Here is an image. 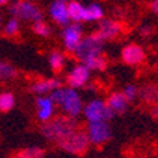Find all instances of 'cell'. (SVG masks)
Wrapping results in <instances>:
<instances>
[{
	"instance_id": "obj_1",
	"label": "cell",
	"mask_w": 158,
	"mask_h": 158,
	"mask_svg": "<svg viewBox=\"0 0 158 158\" xmlns=\"http://www.w3.org/2000/svg\"><path fill=\"white\" fill-rule=\"evenodd\" d=\"M80 128L77 120L67 115H54L52 120H48L47 123L41 124L40 132L41 135L50 143L57 144L61 141L63 138H66L67 135H70L71 132Z\"/></svg>"
},
{
	"instance_id": "obj_2",
	"label": "cell",
	"mask_w": 158,
	"mask_h": 158,
	"mask_svg": "<svg viewBox=\"0 0 158 158\" xmlns=\"http://www.w3.org/2000/svg\"><path fill=\"white\" fill-rule=\"evenodd\" d=\"M48 98L52 100L54 107L59 106L64 111V115H67V117L77 118L83 113V107L84 106H83L81 97L73 88H57L48 96Z\"/></svg>"
},
{
	"instance_id": "obj_3",
	"label": "cell",
	"mask_w": 158,
	"mask_h": 158,
	"mask_svg": "<svg viewBox=\"0 0 158 158\" xmlns=\"http://www.w3.org/2000/svg\"><path fill=\"white\" fill-rule=\"evenodd\" d=\"M104 52V40L98 34L94 33L83 37V40L77 46V48L73 52L74 59L78 61V64H83L88 59H93L96 56L103 54Z\"/></svg>"
},
{
	"instance_id": "obj_4",
	"label": "cell",
	"mask_w": 158,
	"mask_h": 158,
	"mask_svg": "<svg viewBox=\"0 0 158 158\" xmlns=\"http://www.w3.org/2000/svg\"><path fill=\"white\" fill-rule=\"evenodd\" d=\"M9 11L11 15V19L16 20H23V22H30L31 24L37 22H41L44 17L43 10L40 6L33 2H26V0H17L10 3Z\"/></svg>"
},
{
	"instance_id": "obj_5",
	"label": "cell",
	"mask_w": 158,
	"mask_h": 158,
	"mask_svg": "<svg viewBox=\"0 0 158 158\" xmlns=\"http://www.w3.org/2000/svg\"><path fill=\"white\" fill-rule=\"evenodd\" d=\"M60 150L66 151L69 154L73 155H84L90 148V140L87 137V132L84 128H78L74 132H71L70 135H67L66 138H63L61 141L56 144Z\"/></svg>"
},
{
	"instance_id": "obj_6",
	"label": "cell",
	"mask_w": 158,
	"mask_h": 158,
	"mask_svg": "<svg viewBox=\"0 0 158 158\" xmlns=\"http://www.w3.org/2000/svg\"><path fill=\"white\" fill-rule=\"evenodd\" d=\"M83 114L88 123H97L104 121L108 123L111 118L114 117V113L107 107L106 101L103 100H91L83 107Z\"/></svg>"
},
{
	"instance_id": "obj_7",
	"label": "cell",
	"mask_w": 158,
	"mask_h": 158,
	"mask_svg": "<svg viewBox=\"0 0 158 158\" xmlns=\"http://www.w3.org/2000/svg\"><path fill=\"white\" fill-rule=\"evenodd\" d=\"M85 132H87L90 144H93V145H104L113 137V131H111L110 124L104 121L88 123Z\"/></svg>"
},
{
	"instance_id": "obj_8",
	"label": "cell",
	"mask_w": 158,
	"mask_h": 158,
	"mask_svg": "<svg viewBox=\"0 0 158 158\" xmlns=\"http://www.w3.org/2000/svg\"><path fill=\"white\" fill-rule=\"evenodd\" d=\"M83 27L77 23H71L69 26L64 27L63 30V44H64V48L67 52L73 53L77 46L80 44V41L83 40Z\"/></svg>"
},
{
	"instance_id": "obj_9",
	"label": "cell",
	"mask_w": 158,
	"mask_h": 158,
	"mask_svg": "<svg viewBox=\"0 0 158 158\" xmlns=\"http://www.w3.org/2000/svg\"><path fill=\"white\" fill-rule=\"evenodd\" d=\"M96 33L104 41L114 40L123 33V24L114 19H103V20H100L98 29L96 30Z\"/></svg>"
},
{
	"instance_id": "obj_10",
	"label": "cell",
	"mask_w": 158,
	"mask_h": 158,
	"mask_svg": "<svg viewBox=\"0 0 158 158\" xmlns=\"http://www.w3.org/2000/svg\"><path fill=\"white\" fill-rule=\"evenodd\" d=\"M121 60L127 66H140L145 61V52L135 43L127 44L121 50Z\"/></svg>"
},
{
	"instance_id": "obj_11",
	"label": "cell",
	"mask_w": 158,
	"mask_h": 158,
	"mask_svg": "<svg viewBox=\"0 0 158 158\" xmlns=\"http://www.w3.org/2000/svg\"><path fill=\"white\" fill-rule=\"evenodd\" d=\"M63 83L59 78H40L36 80L30 84V91L36 94L39 97H44V96H50L54 90L61 88Z\"/></svg>"
},
{
	"instance_id": "obj_12",
	"label": "cell",
	"mask_w": 158,
	"mask_h": 158,
	"mask_svg": "<svg viewBox=\"0 0 158 158\" xmlns=\"http://www.w3.org/2000/svg\"><path fill=\"white\" fill-rule=\"evenodd\" d=\"M88 80H90V70L83 64L74 66L73 70L67 74L66 77V83L69 85V88H73V90L85 85Z\"/></svg>"
},
{
	"instance_id": "obj_13",
	"label": "cell",
	"mask_w": 158,
	"mask_h": 158,
	"mask_svg": "<svg viewBox=\"0 0 158 158\" xmlns=\"http://www.w3.org/2000/svg\"><path fill=\"white\" fill-rule=\"evenodd\" d=\"M48 15L52 20L60 26H69L70 24V17L67 11V2L64 0H56L48 6Z\"/></svg>"
},
{
	"instance_id": "obj_14",
	"label": "cell",
	"mask_w": 158,
	"mask_h": 158,
	"mask_svg": "<svg viewBox=\"0 0 158 158\" xmlns=\"http://www.w3.org/2000/svg\"><path fill=\"white\" fill-rule=\"evenodd\" d=\"M36 108H37V120L40 123H43V124L54 117L53 115L54 114V104L52 103V100L48 98V96L37 97Z\"/></svg>"
},
{
	"instance_id": "obj_15",
	"label": "cell",
	"mask_w": 158,
	"mask_h": 158,
	"mask_svg": "<svg viewBox=\"0 0 158 158\" xmlns=\"http://www.w3.org/2000/svg\"><path fill=\"white\" fill-rule=\"evenodd\" d=\"M138 98L147 106L158 104V83H145L137 90Z\"/></svg>"
},
{
	"instance_id": "obj_16",
	"label": "cell",
	"mask_w": 158,
	"mask_h": 158,
	"mask_svg": "<svg viewBox=\"0 0 158 158\" xmlns=\"http://www.w3.org/2000/svg\"><path fill=\"white\" fill-rule=\"evenodd\" d=\"M106 104L114 114H123V113L127 110L128 101L125 100V97L123 96L121 91H114L107 97Z\"/></svg>"
},
{
	"instance_id": "obj_17",
	"label": "cell",
	"mask_w": 158,
	"mask_h": 158,
	"mask_svg": "<svg viewBox=\"0 0 158 158\" xmlns=\"http://www.w3.org/2000/svg\"><path fill=\"white\" fill-rule=\"evenodd\" d=\"M104 19V9L97 3H91L84 6L83 22H97Z\"/></svg>"
},
{
	"instance_id": "obj_18",
	"label": "cell",
	"mask_w": 158,
	"mask_h": 158,
	"mask_svg": "<svg viewBox=\"0 0 158 158\" xmlns=\"http://www.w3.org/2000/svg\"><path fill=\"white\" fill-rule=\"evenodd\" d=\"M44 155H46V151L43 148L33 145V147H26L16 151L11 154L10 158H44Z\"/></svg>"
},
{
	"instance_id": "obj_19",
	"label": "cell",
	"mask_w": 158,
	"mask_h": 158,
	"mask_svg": "<svg viewBox=\"0 0 158 158\" xmlns=\"http://www.w3.org/2000/svg\"><path fill=\"white\" fill-rule=\"evenodd\" d=\"M48 64H50V69H52L56 74H59L60 71L64 69V66H66L64 53L60 52V50H53V52L48 54Z\"/></svg>"
},
{
	"instance_id": "obj_20",
	"label": "cell",
	"mask_w": 158,
	"mask_h": 158,
	"mask_svg": "<svg viewBox=\"0 0 158 158\" xmlns=\"http://www.w3.org/2000/svg\"><path fill=\"white\" fill-rule=\"evenodd\" d=\"M67 11H69V17L73 23L80 24V22H83V13H84V6L80 2H67Z\"/></svg>"
},
{
	"instance_id": "obj_21",
	"label": "cell",
	"mask_w": 158,
	"mask_h": 158,
	"mask_svg": "<svg viewBox=\"0 0 158 158\" xmlns=\"http://www.w3.org/2000/svg\"><path fill=\"white\" fill-rule=\"evenodd\" d=\"M83 66H85L90 71H103L108 66V59L104 54H100L93 59H88L87 61L83 63Z\"/></svg>"
},
{
	"instance_id": "obj_22",
	"label": "cell",
	"mask_w": 158,
	"mask_h": 158,
	"mask_svg": "<svg viewBox=\"0 0 158 158\" xmlns=\"http://www.w3.org/2000/svg\"><path fill=\"white\" fill-rule=\"evenodd\" d=\"M17 69L11 63L0 60V81H10L17 77Z\"/></svg>"
},
{
	"instance_id": "obj_23",
	"label": "cell",
	"mask_w": 158,
	"mask_h": 158,
	"mask_svg": "<svg viewBox=\"0 0 158 158\" xmlns=\"http://www.w3.org/2000/svg\"><path fill=\"white\" fill-rule=\"evenodd\" d=\"M16 98L11 93H2L0 94V111L2 113H9V111L15 107Z\"/></svg>"
},
{
	"instance_id": "obj_24",
	"label": "cell",
	"mask_w": 158,
	"mask_h": 158,
	"mask_svg": "<svg viewBox=\"0 0 158 158\" xmlns=\"http://www.w3.org/2000/svg\"><path fill=\"white\" fill-rule=\"evenodd\" d=\"M31 31H33L36 36L48 37L52 34V27H50L48 23L41 20V22H37V23H33V24H31Z\"/></svg>"
},
{
	"instance_id": "obj_25",
	"label": "cell",
	"mask_w": 158,
	"mask_h": 158,
	"mask_svg": "<svg viewBox=\"0 0 158 158\" xmlns=\"http://www.w3.org/2000/svg\"><path fill=\"white\" fill-rule=\"evenodd\" d=\"M20 31V24L16 19H10L3 27V34L6 37H16Z\"/></svg>"
},
{
	"instance_id": "obj_26",
	"label": "cell",
	"mask_w": 158,
	"mask_h": 158,
	"mask_svg": "<svg viewBox=\"0 0 158 158\" xmlns=\"http://www.w3.org/2000/svg\"><path fill=\"white\" fill-rule=\"evenodd\" d=\"M137 90H138V88L134 84H127L121 93H123V96L125 97V100H127L128 103H131V101H134V100L137 98Z\"/></svg>"
},
{
	"instance_id": "obj_27",
	"label": "cell",
	"mask_w": 158,
	"mask_h": 158,
	"mask_svg": "<svg viewBox=\"0 0 158 158\" xmlns=\"http://www.w3.org/2000/svg\"><path fill=\"white\" fill-rule=\"evenodd\" d=\"M150 10L154 13L155 16L158 17V0H154V2H151L150 3Z\"/></svg>"
},
{
	"instance_id": "obj_28",
	"label": "cell",
	"mask_w": 158,
	"mask_h": 158,
	"mask_svg": "<svg viewBox=\"0 0 158 158\" xmlns=\"http://www.w3.org/2000/svg\"><path fill=\"white\" fill-rule=\"evenodd\" d=\"M150 111H151V117L154 118L155 121H158V104H157V106H152V107H151Z\"/></svg>"
},
{
	"instance_id": "obj_29",
	"label": "cell",
	"mask_w": 158,
	"mask_h": 158,
	"mask_svg": "<svg viewBox=\"0 0 158 158\" xmlns=\"http://www.w3.org/2000/svg\"><path fill=\"white\" fill-rule=\"evenodd\" d=\"M151 33H152V27H151V26L141 27V34H143V36H150Z\"/></svg>"
},
{
	"instance_id": "obj_30",
	"label": "cell",
	"mask_w": 158,
	"mask_h": 158,
	"mask_svg": "<svg viewBox=\"0 0 158 158\" xmlns=\"http://www.w3.org/2000/svg\"><path fill=\"white\" fill-rule=\"evenodd\" d=\"M0 27H2V16H0Z\"/></svg>"
}]
</instances>
